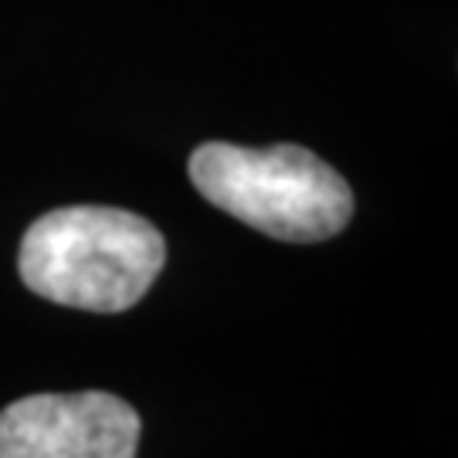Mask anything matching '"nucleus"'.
I'll return each instance as SVG.
<instances>
[{"label":"nucleus","mask_w":458,"mask_h":458,"mask_svg":"<svg viewBox=\"0 0 458 458\" xmlns=\"http://www.w3.org/2000/svg\"><path fill=\"white\" fill-rule=\"evenodd\" d=\"M166 262L164 234L119 208H62L24 231L17 268L48 302L89 312L132 310Z\"/></svg>","instance_id":"obj_1"},{"label":"nucleus","mask_w":458,"mask_h":458,"mask_svg":"<svg viewBox=\"0 0 458 458\" xmlns=\"http://www.w3.org/2000/svg\"><path fill=\"white\" fill-rule=\"evenodd\" d=\"M191 181L214 208L278 242H327L353 214L350 183L293 143L268 149L204 143L191 157Z\"/></svg>","instance_id":"obj_2"},{"label":"nucleus","mask_w":458,"mask_h":458,"mask_svg":"<svg viewBox=\"0 0 458 458\" xmlns=\"http://www.w3.org/2000/svg\"><path fill=\"white\" fill-rule=\"evenodd\" d=\"M140 414L115 394H34L0 411V458H136Z\"/></svg>","instance_id":"obj_3"}]
</instances>
